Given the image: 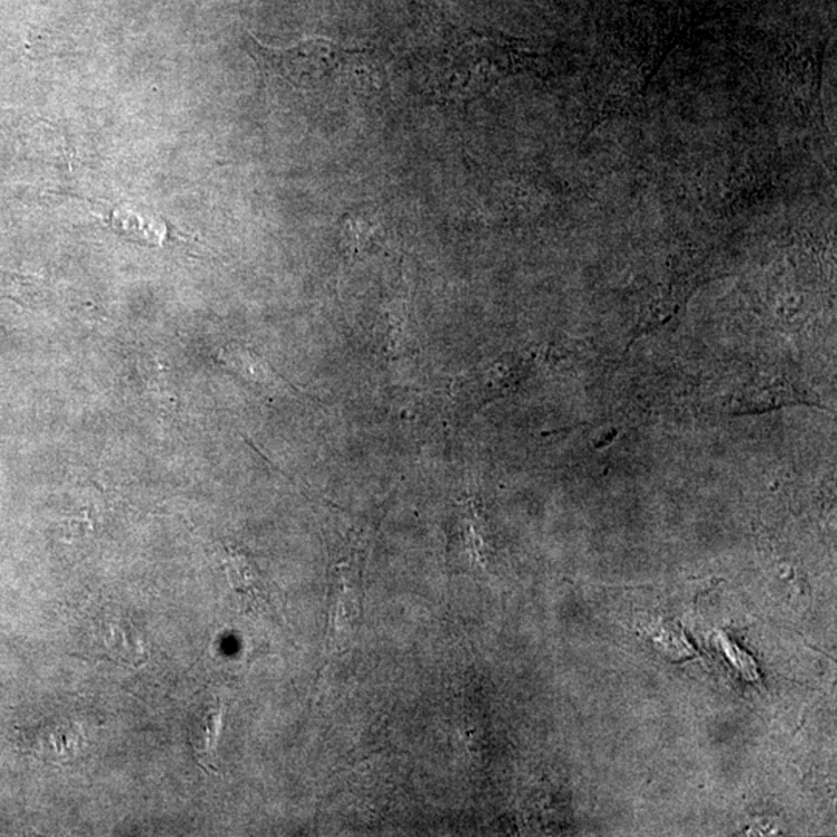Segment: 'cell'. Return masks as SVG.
<instances>
[{"label":"cell","mask_w":837,"mask_h":837,"mask_svg":"<svg viewBox=\"0 0 837 837\" xmlns=\"http://www.w3.org/2000/svg\"><path fill=\"white\" fill-rule=\"evenodd\" d=\"M252 41L253 58L264 73L303 90L317 89L334 75L342 73L358 55L323 38L306 39L287 49L266 47L255 38Z\"/></svg>","instance_id":"6da1fadb"},{"label":"cell","mask_w":837,"mask_h":837,"mask_svg":"<svg viewBox=\"0 0 837 837\" xmlns=\"http://www.w3.org/2000/svg\"><path fill=\"white\" fill-rule=\"evenodd\" d=\"M532 55L508 42L477 41L462 47L450 67L456 97L473 100L491 92L504 78L528 69Z\"/></svg>","instance_id":"7a4b0ae2"},{"label":"cell","mask_w":837,"mask_h":837,"mask_svg":"<svg viewBox=\"0 0 837 837\" xmlns=\"http://www.w3.org/2000/svg\"><path fill=\"white\" fill-rule=\"evenodd\" d=\"M701 279L697 272H689L682 267H673L664 282L659 283L657 291L643 306L641 319L636 327V335L649 334L650 331L670 322L681 311L689 296L697 289Z\"/></svg>","instance_id":"3957f363"},{"label":"cell","mask_w":837,"mask_h":837,"mask_svg":"<svg viewBox=\"0 0 837 837\" xmlns=\"http://www.w3.org/2000/svg\"><path fill=\"white\" fill-rule=\"evenodd\" d=\"M224 706L219 700L205 702L203 708L193 713L189 722V744L193 752L208 771L216 772V748L223 729Z\"/></svg>","instance_id":"277c9868"},{"label":"cell","mask_w":837,"mask_h":837,"mask_svg":"<svg viewBox=\"0 0 837 837\" xmlns=\"http://www.w3.org/2000/svg\"><path fill=\"white\" fill-rule=\"evenodd\" d=\"M101 641L108 657L118 664L141 667L148 662V649L140 631L126 619L102 623Z\"/></svg>","instance_id":"5b68a950"},{"label":"cell","mask_w":837,"mask_h":837,"mask_svg":"<svg viewBox=\"0 0 837 837\" xmlns=\"http://www.w3.org/2000/svg\"><path fill=\"white\" fill-rule=\"evenodd\" d=\"M820 58H795L785 69L789 93L805 116H811L820 106Z\"/></svg>","instance_id":"8992f818"},{"label":"cell","mask_w":837,"mask_h":837,"mask_svg":"<svg viewBox=\"0 0 837 837\" xmlns=\"http://www.w3.org/2000/svg\"><path fill=\"white\" fill-rule=\"evenodd\" d=\"M224 567L232 588L238 592L239 598L253 603L264 598L263 580H260L259 572L256 570V564L244 552L235 548H227Z\"/></svg>","instance_id":"52a82bcc"},{"label":"cell","mask_w":837,"mask_h":837,"mask_svg":"<svg viewBox=\"0 0 837 837\" xmlns=\"http://www.w3.org/2000/svg\"><path fill=\"white\" fill-rule=\"evenodd\" d=\"M220 358L228 368L238 373L246 381L264 386V388H274L279 385V377L276 376L266 362L260 361L258 355L252 351L244 349L239 346H227L220 353Z\"/></svg>","instance_id":"ba28073f"},{"label":"cell","mask_w":837,"mask_h":837,"mask_svg":"<svg viewBox=\"0 0 837 837\" xmlns=\"http://www.w3.org/2000/svg\"><path fill=\"white\" fill-rule=\"evenodd\" d=\"M795 404H805V401L797 398L796 393L785 386H756L737 398V408H740L738 414L768 412V410Z\"/></svg>","instance_id":"9c48e42d"},{"label":"cell","mask_w":837,"mask_h":837,"mask_svg":"<svg viewBox=\"0 0 837 837\" xmlns=\"http://www.w3.org/2000/svg\"><path fill=\"white\" fill-rule=\"evenodd\" d=\"M717 639L718 642H720L722 651H725L726 658L729 659L730 664L736 667L737 671H740L745 679H748V681L751 682L760 679L757 662L754 661L752 657H749L745 650L738 649L736 643L730 642L721 631L720 633H717Z\"/></svg>","instance_id":"30bf717a"}]
</instances>
